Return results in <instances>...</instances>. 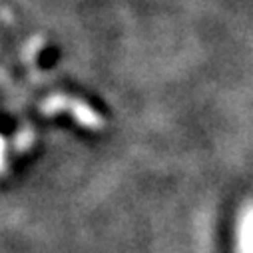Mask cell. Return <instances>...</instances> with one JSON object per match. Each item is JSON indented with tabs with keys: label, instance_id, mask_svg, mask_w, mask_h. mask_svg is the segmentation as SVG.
I'll return each mask as SVG.
<instances>
[{
	"label": "cell",
	"instance_id": "cell-1",
	"mask_svg": "<svg viewBox=\"0 0 253 253\" xmlns=\"http://www.w3.org/2000/svg\"><path fill=\"white\" fill-rule=\"evenodd\" d=\"M40 110H42V114H48V116L66 112L76 122H80L84 128H90V130H102L104 128V118L96 110H92L86 102L72 98V96H66V94H54V96L46 98L40 104Z\"/></svg>",
	"mask_w": 253,
	"mask_h": 253
},
{
	"label": "cell",
	"instance_id": "cell-2",
	"mask_svg": "<svg viewBox=\"0 0 253 253\" xmlns=\"http://www.w3.org/2000/svg\"><path fill=\"white\" fill-rule=\"evenodd\" d=\"M235 253H253V200L245 204L237 217Z\"/></svg>",
	"mask_w": 253,
	"mask_h": 253
}]
</instances>
